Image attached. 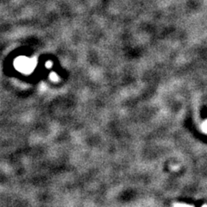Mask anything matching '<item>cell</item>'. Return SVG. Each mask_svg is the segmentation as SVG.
Listing matches in <instances>:
<instances>
[{
    "label": "cell",
    "instance_id": "cell-1",
    "mask_svg": "<svg viewBox=\"0 0 207 207\" xmlns=\"http://www.w3.org/2000/svg\"><path fill=\"white\" fill-rule=\"evenodd\" d=\"M15 66L19 71L25 72V73H29L34 68L35 63H34V61H31L28 58L19 57L15 61Z\"/></svg>",
    "mask_w": 207,
    "mask_h": 207
},
{
    "label": "cell",
    "instance_id": "cell-2",
    "mask_svg": "<svg viewBox=\"0 0 207 207\" xmlns=\"http://www.w3.org/2000/svg\"><path fill=\"white\" fill-rule=\"evenodd\" d=\"M173 207H194L191 205H186V204H181V203H174L173 205Z\"/></svg>",
    "mask_w": 207,
    "mask_h": 207
},
{
    "label": "cell",
    "instance_id": "cell-3",
    "mask_svg": "<svg viewBox=\"0 0 207 207\" xmlns=\"http://www.w3.org/2000/svg\"><path fill=\"white\" fill-rule=\"evenodd\" d=\"M201 207H207V204H205V205H203Z\"/></svg>",
    "mask_w": 207,
    "mask_h": 207
}]
</instances>
